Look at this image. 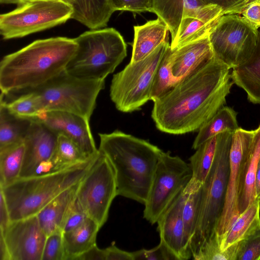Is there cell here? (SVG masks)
<instances>
[{
	"mask_svg": "<svg viewBox=\"0 0 260 260\" xmlns=\"http://www.w3.org/2000/svg\"><path fill=\"white\" fill-rule=\"evenodd\" d=\"M9 95L17 96L9 102L1 99L0 104L16 116L32 120L38 119L45 112L38 95L34 91L28 90L5 95Z\"/></svg>",
	"mask_w": 260,
	"mask_h": 260,
	"instance_id": "cell-33",
	"label": "cell"
},
{
	"mask_svg": "<svg viewBox=\"0 0 260 260\" xmlns=\"http://www.w3.org/2000/svg\"><path fill=\"white\" fill-rule=\"evenodd\" d=\"M25 152L24 141L0 149V186L19 178Z\"/></svg>",
	"mask_w": 260,
	"mask_h": 260,
	"instance_id": "cell-32",
	"label": "cell"
},
{
	"mask_svg": "<svg viewBox=\"0 0 260 260\" xmlns=\"http://www.w3.org/2000/svg\"><path fill=\"white\" fill-rule=\"evenodd\" d=\"M201 191L202 186L196 190L190 191L183 209L184 243L187 250L191 256L190 244L196 229Z\"/></svg>",
	"mask_w": 260,
	"mask_h": 260,
	"instance_id": "cell-34",
	"label": "cell"
},
{
	"mask_svg": "<svg viewBox=\"0 0 260 260\" xmlns=\"http://www.w3.org/2000/svg\"><path fill=\"white\" fill-rule=\"evenodd\" d=\"M73 13V6L60 0L29 2L0 15V33L4 40L22 38L62 24Z\"/></svg>",
	"mask_w": 260,
	"mask_h": 260,
	"instance_id": "cell-9",
	"label": "cell"
},
{
	"mask_svg": "<svg viewBox=\"0 0 260 260\" xmlns=\"http://www.w3.org/2000/svg\"><path fill=\"white\" fill-rule=\"evenodd\" d=\"M221 237L215 232L192 258L197 260H236L239 242L225 250L220 248Z\"/></svg>",
	"mask_w": 260,
	"mask_h": 260,
	"instance_id": "cell-36",
	"label": "cell"
},
{
	"mask_svg": "<svg viewBox=\"0 0 260 260\" xmlns=\"http://www.w3.org/2000/svg\"><path fill=\"white\" fill-rule=\"evenodd\" d=\"M80 182L60 192L36 215L47 236L55 232H62L63 220L76 197Z\"/></svg>",
	"mask_w": 260,
	"mask_h": 260,
	"instance_id": "cell-24",
	"label": "cell"
},
{
	"mask_svg": "<svg viewBox=\"0 0 260 260\" xmlns=\"http://www.w3.org/2000/svg\"><path fill=\"white\" fill-rule=\"evenodd\" d=\"M0 258L1 260H10L4 239L1 235H0Z\"/></svg>",
	"mask_w": 260,
	"mask_h": 260,
	"instance_id": "cell-47",
	"label": "cell"
},
{
	"mask_svg": "<svg viewBox=\"0 0 260 260\" xmlns=\"http://www.w3.org/2000/svg\"><path fill=\"white\" fill-rule=\"evenodd\" d=\"M63 1L66 3L69 4L73 6L74 3V0H60Z\"/></svg>",
	"mask_w": 260,
	"mask_h": 260,
	"instance_id": "cell-50",
	"label": "cell"
},
{
	"mask_svg": "<svg viewBox=\"0 0 260 260\" xmlns=\"http://www.w3.org/2000/svg\"><path fill=\"white\" fill-rule=\"evenodd\" d=\"M254 130L237 128L233 134L230 152V172L223 210L216 232L221 236L239 216L238 192L242 166L253 142Z\"/></svg>",
	"mask_w": 260,
	"mask_h": 260,
	"instance_id": "cell-13",
	"label": "cell"
},
{
	"mask_svg": "<svg viewBox=\"0 0 260 260\" xmlns=\"http://www.w3.org/2000/svg\"><path fill=\"white\" fill-rule=\"evenodd\" d=\"M208 3L221 8L224 15L240 14L252 0H205Z\"/></svg>",
	"mask_w": 260,
	"mask_h": 260,
	"instance_id": "cell-42",
	"label": "cell"
},
{
	"mask_svg": "<svg viewBox=\"0 0 260 260\" xmlns=\"http://www.w3.org/2000/svg\"><path fill=\"white\" fill-rule=\"evenodd\" d=\"M74 38L52 37L36 40L5 56L0 62V89L4 95L34 89L66 70L74 55Z\"/></svg>",
	"mask_w": 260,
	"mask_h": 260,
	"instance_id": "cell-2",
	"label": "cell"
},
{
	"mask_svg": "<svg viewBox=\"0 0 260 260\" xmlns=\"http://www.w3.org/2000/svg\"><path fill=\"white\" fill-rule=\"evenodd\" d=\"M257 29L239 14L223 15L209 35L214 57L231 69L242 64L256 47Z\"/></svg>",
	"mask_w": 260,
	"mask_h": 260,
	"instance_id": "cell-11",
	"label": "cell"
},
{
	"mask_svg": "<svg viewBox=\"0 0 260 260\" xmlns=\"http://www.w3.org/2000/svg\"><path fill=\"white\" fill-rule=\"evenodd\" d=\"M98 224L87 217L77 227L62 233L64 260L75 258L96 245V238L100 229Z\"/></svg>",
	"mask_w": 260,
	"mask_h": 260,
	"instance_id": "cell-25",
	"label": "cell"
},
{
	"mask_svg": "<svg viewBox=\"0 0 260 260\" xmlns=\"http://www.w3.org/2000/svg\"><path fill=\"white\" fill-rule=\"evenodd\" d=\"M104 87L105 80L82 79L64 71L29 90L38 95L44 112H67L90 120L95 108L97 98Z\"/></svg>",
	"mask_w": 260,
	"mask_h": 260,
	"instance_id": "cell-7",
	"label": "cell"
},
{
	"mask_svg": "<svg viewBox=\"0 0 260 260\" xmlns=\"http://www.w3.org/2000/svg\"><path fill=\"white\" fill-rule=\"evenodd\" d=\"M260 225V200H256L238 217L229 230L221 237L220 248L225 250L238 243Z\"/></svg>",
	"mask_w": 260,
	"mask_h": 260,
	"instance_id": "cell-28",
	"label": "cell"
},
{
	"mask_svg": "<svg viewBox=\"0 0 260 260\" xmlns=\"http://www.w3.org/2000/svg\"><path fill=\"white\" fill-rule=\"evenodd\" d=\"M36 1L39 0H0V3L1 4H15L18 6Z\"/></svg>",
	"mask_w": 260,
	"mask_h": 260,
	"instance_id": "cell-49",
	"label": "cell"
},
{
	"mask_svg": "<svg viewBox=\"0 0 260 260\" xmlns=\"http://www.w3.org/2000/svg\"><path fill=\"white\" fill-rule=\"evenodd\" d=\"M93 157L87 156L72 139L59 134L52 156L38 166L34 176L65 170L85 162Z\"/></svg>",
	"mask_w": 260,
	"mask_h": 260,
	"instance_id": "cell-21",
	"label": "cell"
},
{
	"mask_svg": "<svg viewBox=\"0 0 260 260\" xmlns=\"http://www.w3.org/2000/svg\"><path fill=\"white\" fill-rule=\"evenodd\" d=\"M237 116V112L232 108L222 107L198 130L192 148L196 150L203 143L225 130L234 132L239 127Z\"/></svg>",
	"mask_w": 260,
	"mask_h": 260,
	"instance_id": "cell-29",
	"label": "cell"
},
{
	"mask_svg": "<svg viewBox=\"0 0 260 260\" xmlns=\"http://www.w3.org/2000/svg\"><path fill=\"white\" fill-rule=\"evenodd\" d=\"M170 51L171 47L166 51L157 69L150 95V100L153 102L167 92L178 82L172 72Z\"/></svg>",
	"mask_w": 260,
	"mask_h": 260,
	"instance_id": "cell-35",
	"label": "cell"
},
{
	"mask_svg": "<svg viewBox=\"0 0 260 260\" xmlns=\"http://www.w3.org/2000/svg\"><path fill=\"white\" fill-rule=\"evenodd\" d=\"M170 47L168 39L145 58L130 62L113 75L110 96L118 110L124 113L137 111L150 100L157 69Z\"/></svg>",
	"mask_w": 260,
	"mask_h": 260,
	"instance_id": "cell-8",
	"label": "cell"
},
{
	"mask_svg": "<svg viewBox=\"0 0 260 260\" xmlns=\"http://www.w3.org/2000/svg\"><path fill=\"white\" fill-rule=\"evenodd\" d=\"M134 39L130 62L141 60L169 39V28L160 18L134 26Z\"/></svg>",
	"mask_w": 260,
	"mask_h": 260,
	"instance_id": "cell-20",
	"label": "cell"
},
{
	"mask_svg": "<svg viewBox=\"0 0 260 260\" xmlns=\"http://www.w3.org/2000/svg\"><path fill=\"white\" fill-rule=\"evenodd\" d=\"M231 78L234 84L245 91L250 102L260 104V31L252 53L244 62L232 69Z\"/></svg>",
	"mask_w": 260,
	"mask_h": 260,
	"instance_id": "cell-23",
	"label": "cell"
},
{
	"mask_svg": "<svg viewBox=\"0 0 260 260\" xmlns=\"http://www.w3.org/2000/svg\"><path fill=\"white\" fill-rule=\"evenodd\" d=\"M76 51L66 71L75 77L105 80L126 56V44L114 28L86 31L74 38Z\"/></svg>",
	"mask_w": 260,
	"mask_h": 260,
	"instance_id": "cell-6",
	"label": "cell"
},
{
	"mask_svg": "<svg viewBox=\"0 0 260 260\" xmlns=\"http://www.w3.org/2000/svg\"><path fill=\"white\" fill-rule=\"evenodd\" d=\"M74 260H106L105 249H100L95 245L77 256Z\"/></svg>",
	"mask_w": 260,
	"mask_h": 260,
	"instance_id": "cell-45",
	"label": "cell"
},
{
	"mask_svg": "<svg viewBox=\"0 0 260 260\" xmlns=\"http://www.w3.org/2000/svg\"><path fill=\"white\" fill-rule=\"evenodd\" d=\"M219 6L208 4L194 9L182 17L171 49L209 36L211 31L224 15Z\"/></svg>",
	"mask_w": 260,
	"mask_h": 260,
	"instance_id": "cell-18",
	"label": "cell"
},
{
	"mask_svg": "<svg viewBox=\"0 0 260 260\" xmlns=\"http://www.w3.org/2000/svg\"><path fill=\"white\" fill-rule=\"evenodd\" d=\"M254 187L256 199L260 200V158L256 172Z\"/></svg>",
	"mask_w": 260,
	"mask_h": 260,
	"instance_id": "cell-48",
	"label": "cell"
},
{
	"mask_svg": "<svg viewBox=\"0 0 260 260\" xmlns=\"http://www.w3.org/2000/svg\"><path fill=\"white\" fill-rule=\"evenodd\" d=\"M73 19L90 29L105 28L114 12L109 0H74Z\"/></svg>",
	"mask_w": 260,
	"mask_h": 260,
	"instance_id": "cell-27",
	"label": "cell"
},
{
	"mask_svg": "<svg viewBox=\"0 0 260 260\" xmlns=\"http://www.w3.org/2000/svg\"><path fill=\"white\" fill-rule=\"evenodd\" d=\"M99 135V150L113 169L117 196L144 205L163 151L147 141L118 130Z\"/></svg>",
	"mask_w": 260,
	"mask_h": 260,
	"instance_id": "cell-3",
	"label": "cell"
},
{
	"mask_svg": "<svg viewBox=\"0 0 260 260\" xmlns=\"http://www.w3.org/2000/svg\"><path fill=\"white\" fill-rule=\"evenodd\" d=\"M99 154L65 170L19 178L4 187L0 186L11 221L36 215L60 192L80 182Z\"/></svg>",
	"mask_w": 260,
	"mask_h": 260,
	"instance_id": "cell-4",
	"label": "cell"
},
{
	"mask_svg": "<svg viewBox=\"0 0 260 260\" xmlns=\"http://www.w3.org/2000/svg\"><path fill=\"white\" fill-rule=\"evenodd\" d=\"M259 158L260 124L254 129L250 150L242 166L238 199L239 215L256 200L254 184Z\"/></svg>",
	"mask_w": 260,
	"mask_h": 260,
	"instance_id": "cell-22",
	"label": "cell"
},
{
	"mask_svg": "<svg viewBox=\"0 0 260 260\" xmlns=\"http://www.w3.org/2000/svg\"><path fill=\"white\" fill-rule=\"evenodd\" d=\"M231 69L214 56L153 101L151 112L160 131L181 135L199 130L226 104L234 84Z\"/></svg>",
	"mask_w": 260,
	"mask_h": 260,
	"instance_id": "cell-1",
	"label": "cell"
},
{
	"mask_svg": "<svg viewBox=\"0 0 260 260\" xmlns=\"http://www.w3.org/2000/svg\"><path fill=\"white\" fill-rule=\"evenodd\" d=\"M134 260H178L176 256L161 241L156 247L132 252Z\"/></svg>",
	"mask_w": 260,
	"mask_h": 260,
	"instance_id": "cell-39",
	"label": "cell"
},
{
	"mask_svg": "<svg viewBox=\"0 0 260 260\" xmlns=\"http://www.w3.org/2000/svg\"><path fill=\"white\" fill-rule=\"evenodd\" d=\"M260 259V225L239 242L236 260Z\"/></svg>",
	"mask_w": 260,
	"mask_h": 260,
	"instance_id": "cell-37",
	"label": "cell"
},
{
	"mask_svg": "<svg viewBox=\"0 0 260 260\" xmlns=\"http://www.w3.org/2000/svg\"><path fill=\"white\" fill-rule=\"evenodd\" d=\"M192 177L189 164L170 152H162L144 204L143 216L152 224L184 189Z\"/></svg>",
	"mask_w": 260,
	"mask_h": 260,
	"instance_id": "cell-10",
	"label": "cell"
},
{
	"mask_svg": "<svg viewBox=\"0 0 260 260\" xmlns=\"http://www.w3.org/2000/svg\"><path fill=\"white\" fill-rule=\"evenodd\" d=\"M37 120L56 135L62 134L72 139L88 157L98 155L89 119L80 115L60 111H46Z\"/></svg>",
	"mask_w": 260,
	"mask_h": 260,
	"instance_id": "cell-15",
	"label": "cell"
},
{
	"mask_svg": "<svg viewBox=\"0 0 260 260\" xmlns=\"http://www.w3.org/2000/svg\"><path fill=\"white\" fill-rule=\"evenodd\" d=\"M233 132L217 135V145L211 168L202 186L198 218L190 244L192 257L215 233L221 215L230 172V152Z\"/></svg>",
	"mask_w": 260,
	"mask_h": 260,
	"instance_id": "cell-5",
	"label": "cell"
},
{
	"mask_svg": "<svg viewBox=\"0 0 260 260\" xmlns=\"http://www.w3.org/2000/svg\"><path fill=\"white\" fill-rule=\"evenodd\" d=\"M31 121L15 116L0 104V149L24 141Z\"/></svg>",
	"mask_w": 260,
	"mask_h": 260,
	"instance_id": "cell-31",
	"label": "cell"
},
{
	"mask_svg": "<svg viewBox=\"0 0 260 260\" xmlns=\"http://www.w3.org/2000/svg\"><path fill=\"white\" fill-rule=\"evenodd\" d=\"M209 36L171 49L172 72L178 81L214 57Z\"/></svg>",
	"mask_w": 260,
	"mask_h": 260,
	"instance_id": "cell-19",
	"label": "cell"
},
{
	"mask_svg": "<svg viewBox=\"0 0 260 260\" xmlns=\"http://www.w3.org/2000/svg\"><path fill=\"white\" fill-rule=\"evenodd\" d=\"M216 145L217 135L201 144L189 158L192 177L189 187L197 188L204 183L213 162Z\"/></svg>",
	"mask_w": 260,
	"mask_h": 260,
	"instance_id": "cell-30",
	"label": "cell"
},
{
	"mask_svg": "<svg viewBox=\"0 0 260 260\" xmlns=\"http://www.w3.org/2000/svg\"><path fill=\"white\" fill-rule=\"evenodd\" d=\"M106 260H134L132 252L117 248L114 244L105 248Z\"/></svg>",
	"mask_w": 260,
	"mask_h": 260,
	"instance_id": "cell-44",
	"label": "cell"
},
{
	"mask_svg": "<svg viewBox=\"0 0 260 260\" xmlns=\"http://www.w3.org/2000/svg\"><path fill=\"white\" fill-rule=\"evenodd\" d=\"M189 192L185 188L157 221L160 241L168 247L178 260H186L192 257L185 245L183 221V209Z\"/></svg>",
	"mask_w": 260,
	"mask_h": 260,
	"instance_id": "cell-16",
	"label": "cell"
},
{
	"mask_svg": "<svg viewBox=\"0 0 260 260\" xmlns=\"http://www.w3.org/2000/svg\"><path fill=\"white\" fill-rule=\"evenodd\" d=\"M114 12L118 10L128 11L134 13L151 12L153 0H109Z\"/></svg>",
	"mask_w": 260,
	"mask_h": 260,
	"instance_id": "cell-41",
	"label": "cell"
},
{
	"mask_svg": "<svg viewBox=\"0 0 260 260\" xmlns=\"http://www.w3.org/2000/svg\"><path fill=\"white\" fill-rule=\"evenodd\" d=\"M242 17L256 29L260 27V0H252L245 7Z\"/></svg>",
	"mask_w": 260,
	"mask_h": 260,
	"instance_id": "cell-43",
	"label": "cell"
},
{
	"mask_svg": "<svg viewBox=\"0 0 260 260\" xmlns=\"http://www.w3.org/2000/svg\"><path fill=\"white\" fill-rule=\"evenodd\" d=\"M57 135L39 120H32L24 140L25 152L19 178L32 176L38 166L49 159L56 147Z\"/></svg>",
	"mask_w": 260,
	"mask_h": 260,
	"instance_id": "cell-17",
	"label": "cell"
},
{
	"mask_svg": "<svg viewBox=\"0 0 260 260\" xmlns=\"http://www.w3.org/2000/svg\"><path fill=\"white\" fill-rule=\"evenodd\" d=\"M117 196L113 169L107 157L100 152L80 181L77 198L87 216L101 228L107 220L110 207Z\"/></svg>",
	"mask_w": 260,
	"mask_h": 260,
	"instance_id": "cell-12",
	"label": "cell"
},
{
	"mask_svg": "<svg viewBox=\"0 0 260 260\" xmlns=\"http://www.w3.org/2000/svg\"><path fill=\"white\" fill-rule=\"evenodd\" d=\"M87 217L76 196L63 220L61 226L62 232H67L77 227L82 224Z\"/></svg>",
	"mask_w": 260,
	"mask_h": 260,
	"instance_id": "cell-40",
	"label": "cell"
},
{
	"mask_svg": "<svg viewBox=\"0 0 260 260\" xmlns=\"http://www.w3.org/2000/svg\"><path fill=\"white\" fill-rule=\"evenodd\" d=\"M10 222L9 209L3 193L0 190V233L5 232Z\"/></svg>",
	"mask_w": 260,
	"mask_h": 260,
	"instance_id": "cell-46",
	"label": "cell"
},
{
	"mask_svg": "<svg viewBox=\"0 0 260 260\" xmlns=\"http://www.w3.org/2000/svg\"><path fill=\"white\" fill-rule=\"evenodd\" d=\"M42 260H64L62 232H55L47 237Z\"/></svg>",
	"mask_w": 260,
	"mask_h": 260,
	"instance_id": "cell-38",
	"label": "cell"
},
{
	"mask_svg": "<svg viewBox=\"0 0 260 260\" xmlns=\"http://www.w3.org/2000/svg\"><path fill=\"white\" fill-rule=\"evenodd\" d=\"M10 260H42L47 235L37 215L11 221L4 233Z\"/></svg>",
	"mask_w": 260,
	"mask_h": 260,
	"instance_id": "cell-14",
	"label": "cell"
},
{
	"mask_svg": "<svg viewBox=\"0 0 260 260\" xmlns=\"http://www.w3.org/2000/svg\"><path fill=\"white\" fill-rule=\"evenodd\" d=\"M208 4H210L205 0H153L151 13L155 14L167 24L173 41L183 16Z\"/></svg>",
	"mask_w": 260,
	"mask_h": 260,
	"instance_id": "cell-26",
	"label": "cell"
}]
</instances>
